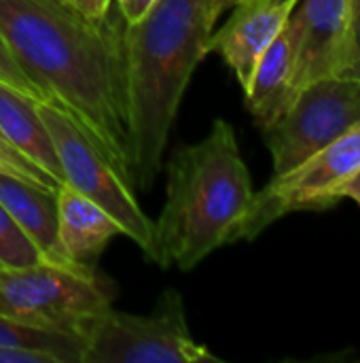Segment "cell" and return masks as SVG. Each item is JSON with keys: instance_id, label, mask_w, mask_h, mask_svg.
I'll list each match as a JSON object with an SVG mask.
<instances>
[{"instance_id": "23", "label": "cell", "mask_w": 360, "mask_h": 363, "mask_svg": "<svg viewBox=\"0 0 360 363\" xmlns=\"http://www.w3.org/2000/svg\"><path fill=\"white\" fill-rule=\"evenodd\" d=\"M344 198H352L360 206V174H356L344 189Z\"/></svg>"}, {"instance_id": "24", "label": "cell", "mask_w": 360, "mask_h": 363, "mask_svg": "<svg viewBox=\"0 0 360 363\" xmlns=\"http://www.w3.org/2000/svg\"><path fill=\"white\" fill-rule=\"evenodd\" d=\"M74 6H79L81 11H85V13H89V15H104V13H100L98 9H95V2L93 0H70Z\"/></svg>"}, {"instance_id": "11", "label": "cell", "mask_w": 360, "mask_h": 363, "mask_svg": "<svg viewBox=\"0 0 360 363\" xmlns=\"http://www.w3.org/2000/svg\"><path fill=\"white\" fill-rule=\"evenodd\" d=\"M297 47L299 28L291 13L282 32L257 62L252 79L244 89L246 106L261 130L272 125L297 96Z\"/></svg>"}, {"instance_id": "21", "label": "cell", "mask_w": 360, "mask_h": 363, "mask_svg": "<svg viewBox=\"0 0 360 363\" xmlns=\"http://www.w3.org/2000/svg\"><path fill=\"white\" fill-rule=\"evenodd\" d=\"M350 6H352V32H354V64L348 77H360V0H354Z\"/></svg>"}, {"instance_id": "22", "label": "cell", "mask_w": 360, "mask_h": 363, "mask_svg": "<svg viewBox=\"0 0 360 363\" xmlns=\"http://www.w3.org/2000/svg\"><path fill=\"white\" fill-rule=\"evenodd\" d=\"M208 2H210V13H212L214 21H219V17H221L225 11L233 9L236 4H240V2H244V0H208Z\"/></svg>"}, {"instance_id": "17", "label": "cell", "mask_w": 360, "mask_h": 363, "mask_svg": "<svg viewBox=\"0 0 360 363\" xmlns=\"http://www.w3.org/2000/svg\"><path fill=\"white\" fill-rule=\"evenodd\" d=\"M0 162L8 168V172L17 179H23L28 183H34V185H40V187H47V189H53L57 191L59 185L49 177L45 174L40 168H36L34 164H30L23 155H19L6 140L4 136L0 134Z\"/></svg>"}, {"instance_id": "3", "label": "cell", "mask_w": 360, "mask_h": 363, "mask_svg": "<svg viewBox=\"0 0 360 363\" xmlns=\"http://www.w3.org/2000/svg\"><path fill=\"white\" fill-rule=\"evenodd\" d=\"M214 23L208 0H157L138 23L125 26L136 189H149L161 172L182 96L208 55Z\"/></svg>"}, {"instance_id": "18", "label": "cell", "mask_w": 360, "mask_h": 363, "mask_svg": "<svg viewBox=\"0 0 360 363\" xmlns=\"http://www.w3.org/2000/svg\"><path fill=\"white\" fill-rule=\"evenodd\" d=\"M0 81L6 83V85H11L13 89L21 91L23 96L36 100V102H47L45 96H42V91L25 77V72L21 70V66L15 62V57H13L6 40L2 38V34H0Z\"/></svg>"}, {"instance_id": "10", "label": "cell", "mask_w": 360, "mask_h": 363, "mask_svg": "<svg viewBox=\"0 0 360 363\" xmlns=\"http://www.w3.org/2000/svg\"><path fill=\"white\" fill-rule=\"evenodd\" d=\"M299 0H244L233 6L227 23L210 34L208 53H219L233 70L242 89L248 87L257 62L286 26Z\"/></svg>"}, {"instance_id": "16", "label": "cell", "mask_w": 360, "mask_h": 363, "mask_svg": "<svg viewBox=\"0 0 360 363\" xmlns=\"http://www.w3.org/2000/svg\"><path fill=\"white\" fill-rule=\"evenodd\" d=\"M45 262L8 211L0 204V268H25Z\"/></svg>"}, {"instance_id": "9", "label": "cell", "mask_w": 360, "mask_h": 363, "mask_svg": "<svg viewBox=\"0 0 360 363\" xmlns=\"http://www.w3.org/2000/svg\"><path fill=\"white\" fill-rule=\"evenodd\" d=\"M293 17L299 28L297 94L312 81L348 77L354 64L350 0H301Z\"/></svg>"}, {"instance_id": "20", "label": "cell", "mask_w": 360, "mask_h": 363, "mask_svg": "<svg viewBox=\"0 0 360 363\" xmlns=\"http://www.w3.org/2000/svg\"><path fill=\"white\" fill-rule=\"evenodd\" d=\"M0 363H55L49 355L25 351V349H4L0 347Z\"/></svg>"}, {"instance_id": "12", "label": "cell", "mask_w": 360, "mask_h": 363, "mask_svg": "<svg viewBox=\"0 0 360 363\" xmlns=\"http://www.w3.org/2000/svg\"><path fill=\"white\" fill-rule=\"evenodd\" d=\"M59 245L70 266L85 274H95L98 259L108 242L123 234L119 221L70 185L57 189Z\"/></svg>"}, {"instance_id": "1", "label": "cell", "mask_w": 360, "mask_h": 363, "mask_svg": "<svg viewBox=\"0 0 360 363\" xmlns=\"http://www.w3.org/2000/svg\"><path fill=\"white\" fill-rule=\"evenodd\" d=\"M121 15H89L70 0H0V34L45 100L93 140L136 189Z\"/></svg>"}, {"instance_id": "14", "label": "cell", "mask_w": 360, "mask_h": 363, "mask_svg": "<svg viewBox=\"0 0 360 363\" xmlns=\"http://www.w3.org/2000/svg\"><path fill=\"white\" fill-rule=\"evenodd\" d=\"M0 134L30 164L49 174L59 189L66 185L53 138L38 113V102L0 81Z\"/></svg>"}, {"instance_id": "4", "label": "cell", "mask_w": 360, "mask_h": 363, "mask_svg": "<svg viewBox=\"0 0 360 363\" xmlns=\"http://www.w3.org/2000/svg\"><path fill=\"white\" fill-rule=\"evenodd\" d=\"M204 362L219 359L193 338L176 289L163 291L151 315L117 313L110 306L85 328L83 363Z\"/></svg>"}, {"instance_id": "13", "label": "cell", "mask_w": 360, "mask_h": 363, "mask_svg": "<svg viewBox=\"0 0 360 363\" xmlns=\"http://www.w3.org/2000/svg\"><path fill=\"white\" fill-rule=\"evenodd\" d=\"M0 204L36 245L47 264L74 270L59 245L57 191L0 172Z\"/></svg>"}, {"instance_id": "2", "label": "cell", "mask_w": 360, "mask_h": 363, "mask_svg": "<svg viewBox=\"0 0 360 363\" xmlns=\"http://www.w3.org/2000/svg\"><path fill=\"white\" fill-rule=\"evenodd\" d=\"M255 198L229 121L216 119L195 145H178L168 162L166 204L153 221L146 255L159 268L193 270L210 253L236 242Z\"/></svg>"}, {"instance_id": "7", "label": "cell", "mask_w": 360, "mask_h": 363, "mask_svg": "<svg viewBox=\"0 0 360 363\" xmlns=\"http://www.w3.org/2000/svg\"><path fill=\"white\" fill-rule=\"evenodd\" d=\"M360 123V77H329L299 89L293 104L267 128L274 177L299 166Z\"/></svg>"}, {"instance_id": "25", "label": "cell", "mask_w": 360, "mask_h": 363, "mask_svg": "<svg viewBox=\"0 0 360 363\" xmlns=\"http://www.w3.org/2000/svg\"><path fill=\"white\" fill-rule=\"evenodd\" d=\"M95 2V9L100 11V13H106L108 9H110V2L112 0H93Z\"/></svg>"}, {"instance_id": "26", "label": "cell", "mask_w": 360, "mask_h": 363, "mask_svg": "<svg viewBox=\"0 0 360 363\" xmlns=\"http://www.w3.org/2000/svg\"><path fill=\"white\" fill-rule=\"evenodd\" d=\"M352 2H354V0H350V4H352Z\"/></svg>"}, {"instance_id": "8", "label": "cell", "mask_w": 360, "mask_h": 363, "mask_svg": "<svg viewBox=\"0 0 360 363\" xmlns=\"http://www.w3.org/2000/svg\"><path fill=\"white\" fill-rule=\"evenodd\" d=\"M38 113L53 138L66 185L108 211L146 257L153 245V221L140 208L134 189L70 115L49 102H38Z\"/></svg>"}, {"instance_id": "6", "label": "cell", "mask_w": 360, "mask_h": 363, "mask_svg": "<svg viewBox=\"0 0 360 363\" xmlns=\"http://www.w3.org/2000/svg\"><path fill=\"white\" fill-rule=\"evenodd\" d=\"M356 174H360V123L293 170L272 177L261 191H255L252 204L238 228L236 242L257 238L289 213L335 206Z\"/></svg>"}, {"instance_id": "5", "label": "cell", "mask_w": 360, "mask_h": 363, "mask_svg": "<svg viewBox=\"0 0 360 363\" xmlns=\"http://www.w3.org/2000/svg\"><path fill=\"white\" fill-rule=\"evenodd\" d=\"M112 306L106 281L47 262L0 268V313L28 325L76 334L85 340L91 319Z\"/></svg>"}, {"instance_id": "19", "label": "cell", "mask_w": 360, "mask_h": 363, "mask_svg": "<svg viewBox=\"0 0 360 363\" xmlns=\"http://www.w3.org/2000/svg\"><path fill=\"white\" fill-rule=\"evenodd\" d=\"M157 0H117V6H119V15L123 19L125 26H132V23H138L155 4Z\"/></svg>"}, {"instance_id": "15", "label": "cell", "mask_w": 360, "mask_h": 363, "mask_svg": "<svg viewBox=\"0 0 360 363\" xmlns=\"http://www.w3.org/2000/svg\"><path fill=\"white\" fill-rule=\"evenodd\" d=\"M0 347L49 355L55 363H83L85 340L76 334L28 325L0 313Z\"/></svg>"}, {"instance_id": "27", "label": "cell", "mask_w": 360, "mask_h": 363, "mask_svg": "<svg viewBox=\"0 0 360 363\" xmlns=\"http://www.w3.org/2000/svg\"><path fill=\"white\" fill-rule=\"evenodd\" d=\"M276 2H282V0H276Z\"/></svg>"}]
</instances>
